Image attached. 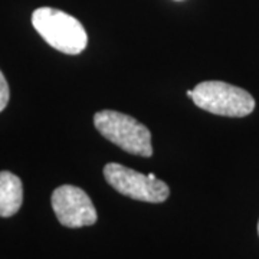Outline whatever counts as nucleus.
I'll list each match as a JSON object with an SVG mask.
<instances>
[{"instance_id": "1", "label": "nucleus", "mask_w": 259, "mask_h": 259, "mask_svg": "<svg viewBox=\"0 0 259 259\" xmlns=\"http://www.w3.org/2000/svg\"><path fill=\"white\" fill-rule=\"evenodd\" d=\"M32 25L48 45L66 55L81 54L88 44L82 23L62 10L39 8L32 15Z\"/></svg>"}, {"instance_id": "2", "label": "nucleus", "mask_w": 259, "mask_h": 259, "mask_svg": "<svg viewBox=\"0 0 259 259\" xmlns=\"http://www.w3.org/2000/svg\"><path fill=\"white\" fill-rule=\"evenodd\" d=\"M94 125L102 137L130 154L141 157L153 156L151 133L136 118L111 110H102L94 115Z\"/></svg>"}, {"instance_id": "3", "label": "nucleus", "mask_w": 259, "mask_h": 259, "mask_svg": "<svg viewBox=\"0 0 259 259\" xmlns=\"http://www.w3.org/2000/svg\"><path fill=\"white\" fill-rule=\"evenodd\" d=\"M192 100L199 108L223 117H245L255 110V100L248 91L222 81L197 83Z\"/></svg>"}, {"instance_id": "4", "label": "nucleus", "mask_w": 259, "mask_h": 259, "mask_svg": "<svg viewBox=\"0 0 259 259\" xmlns=\"http://www.w3.org/2000/svg\"><path fill=\"white\" fill-rule=\"evenodd\" d=\"M104 177L118 193L140 202L161 203L170 194L168 186L154 175H143L118 163L105 164Z\"/></svg>"}, {"instance_id": "5", "label": "nucleus", "mask_w": 259, "mask_h": 259, "mask_svg": "<svg viewBox=\"0 0 259 259\" xmlns=\"http://www.w3.org/2000/svg\"><path fill=\"white\" fill-rule=\"evenodd\" d=\"M51 203L59 223L71 229L91 226L98 219L93 200L76 186L56 187L51 197Z\"/></svg>"}, {"instance_id": "6", "label": "nucleus", "mask_w": 259, "mask_h": 259, "mask_svg": "<svg viewBox=\"0 0 259 259\" xmlns=\"http://www.w3.org/2000/svg\"><path fill=\"white\" fill-rule=\"evenodd\" d=\"M23 202V186L16 175L0 171V218L16 214Z\"/></svg>"}, {"instance_id": "7", "label": "nucleus", "mask_w": 259, "mask_h": 259, "mask_svg": "<svg viewBox=\"0 0 259 259\" xmlns=\"http://www.w3.org/2000/svg\"><path fill=\"white\" fill-rule=\"evenodd\" d=\"M10 98V90H9V83L6 81L3 72L0 71V112L3 111L8 105Z\"/></svg>"}, {"instance_id": "8", "label": "nucleus", "mask_w": 259, "mask_h": 259, "mask_svg": "<svg viewBox=\"0 0 259 259\" xmlns=\"http://www.w3.org/2000/svg\"><path fill=\"white\" fill-rule=\"evenodd\" d=\"M258 235H259V222H258Z\"/></svg>"}]
</instances>
